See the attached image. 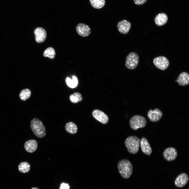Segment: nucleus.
<instances>
[{"instance_id":"obj_1","label":"nucleus","mask_w":189,"mask_h":189,"mask_svg":"<svg viewBox=\"0 0 189 189\" xmlns=\"http://www.w3.org/2000/svg\"><path fill=\"white\" fill-rule=\"evenodd\" d=\"M118 167L119 173L124 179H128L132 175L133 166L129 160L126 159L121 160L118 163Z\"/></svg>"},{"instance_id":"obj_2","label":"nucleus","mask_w":189,"mask_h":189,"mask_svg":"<svg viewBox=\"0 0 189 189\" xmlns=\"http://www.w3.org/2000/svg\"><path fill=\"white\" fill-rule=\"evenodd\" d=\"M31 129L35 135L39 138H42L46 134L45 128L42 122L39 119L34 118L30 123Z\"/></svg>"},{"instance_id":"obj_3","label":"nucleus","mask_w":189,"mask_h":189,"mask_svg":"<svg viewBox=\"0 0 189 189\" xmlns=\"http://www.w3.org/2000/svg\"><path fill=\"white\" fill-rule=\"evenodd\" d=\"M140 144V139L135 136H129L125 141V144L128 152L132 154H136L138 152Z\"/></svg>"},{"instance_id":"obj_4","label":"nucleus","mask_w":189,"mask_h":189,"mask_svg":"<svg viewBox=\"0 0 189 189\" xmlns=\"http://www.w3.org/2000/svg\"><path fill=\"white\" fill-rule=\"evenodd\" d=\"M145 118L141 115H135L132 117L129 120V125L133 130L145 127L146 124Z\"/></svg>"},{"instance_id":"obj_5","label":"nucleus","mask_w":189,"mask_h":189,"mask_svg":"<svg viewBox=\"0 0 189 189\" xmlns=\"http://www.w3.org/2000/svg\"><path fill=\"white\" fill-rule=\"evenodd\" d=\"M139 62V56L134 52H130L127 56L125 66L127 69L134 70L137 67Z\"/></svg>"},{"instance_id":"obj_6","label":"nucleus","mask_w":189,"mask_h":189,"mask_svg":"<svg viewBox=\"0 0 189 189\" xmlns=\"http://www.w3.org/2000/svg\"><path fill=\"white\" fill-rule=\"evenodd\" d=\"M153 62L156 67L161 70H165L169 65V62L167 59L163 56H159L154 58Z\"/></svg>"},{"instance_id":"obj_7","label":"nucleus","mask_w":189,"mask_h":189,"mask_svg":"<svg viewBox=\"0 0 189 189\" xmlns=\"http://www.w3.org/2000/svg\"><path fill=\"white\" fill-rule=\"evenodd\" d=\"M92 115L94 118L103 124H106L109 120L108 116L100 110L98 109L93 110Z\"/></svg>"},{"instance_id":"obj_8","label":"nucleus","mask_w":189,"mask_h":189,"mask_svg":"<svg viewBox=\"0 0 189 189\" xmlns=\"http://www.w3.org/2000/svg\"><path fill=\"white\" fill-rule=\"evenodd\" d=\"M163 154L164 158L169 161H171L175 160L177 156L176 150L173 147H169L166 148L164 150Z\"/></svg>"},{"instance_id":"obj_9","label":"nucleus","mask_w":189,"mask_h":189,"mask_svg":"<svg viewBox=\"0 0 189 189\" xmlns=\"http://www.w3.org/2000/svg\"><path fill=\"white\" fill-rule=\"evenodd\" d=\"M34 34L36 41L38 43L44 42L47 37V33L45 30L41 27H38L35 29Z\"/></svg>"},{"instance_id":"obj_10","label":"nucleus","mask_w":189,"mask_h":189,"mask_svg":"<svg viewBox=\"0 0 189 189\" xmlns=\"http://www.w3.org/2000/svg\"><path fill=\"white\" fill-rule=\"evenodd\" d=\"M147 116L149 120L153 122L159 121L162 117V113L159 108L154 110L150 109L148 112Z\"/></svg>"},{"instance_id":"obj_11","label":"nucleus","mask_w":189,"mask_h":189,"mask_svg":"<svg viewBox=\"0 0 189 189\" xmlns=\"http://www.w3.org/2000/svg\"><path fill=\"white\" fill-rule=\"evenodd\" d=\"M77 33L83 37L88 36L90 34L91 30L90 28L87 25L80 23L77 25L76 27Z\"/></svg>"},{"instance_id":"obj_12","label":"nucleus","mask_w":189,"mask_h":189,"mask_svg":"<svg viewBox=\"0 0 189 189\" xmlns=\"http://www.w3.org/2000/svg\"><path fill=\"white\" fill-rule=\"evenodd\" d=\"M189 179V176L187 174L182 173L176 178L175 181V185L177 187H182L187 183Z\"/></svg>"},{"instance_id":"obj_13","label":"nucleus","mask_w":189,"mask_h":189,"mask_svg":"<svg viewBox=\"0 0 189 189\" xmlns=\"http://www.w3.org/2000/svg\"><path fill=\"white\" fill-rule=\"evenodd\" d=\"M131 25V23L129 21L124 19L119 22L117 27L118 31L121 33L125 34L129 32Z\"/></svg>"},{"instance_id":"obj_14","label":"nucleus","mask_w":189,"mask_h":189,"mask_svg":"<svg viewBox=\"0 0 189 189\" xmlns=\"http://www.w3.org/2000/svg\"><path fill=\"white\" fill-rule=\"evenodd\" d=\"M140 144L142 152L145 154L150 156L152 150L147 139L145 137H142L140 140Z\"/></svg>"},{"instance_id":"obj_15","label":"nucleus","mask_w":189,"mask_h":189,"mask_svg":"<svg viewBox=\"0 0 189 189\" xmlns=\"http://www.w3.org/2000/svg\"><path fill=\"white\" fill-rule=\"evenodd\" d=\"M25 150L29 153H32L36 151L38 148V143L34 139H30L27 141L24 144Z\"/></svg>"},{"instance_id":"obj_16","label":"nucleus","mask_w":189,"mask_h":189,"mask_svg":"<svg viewBox=\"0 0 189 189\" xmlns=\"http://www.w3.org/2000/svg\"><path fill=\"white\" fill-rule=\"evenodd\" d=\"M177 82L180 86H184L189 84V74L185 72L180 74L177 77Z\"/></svg>"},{"instance_id":"obj_17","label":"nucleus","mask_w":189,"mask_h":189,"mask_svg":"<svg viewBox=\"0 0 189 189\" xmlns=\"http://www.w3.org/2000/svg\"><path fill=\"white\" fill-rule=\"evenodd\" d=\"M168 20L167 15L164 13H160L158 14L154 19L156 24L159 26L164 25L167 22Z\"/></svg>"},{"instance_id":"obj_18","label":"nucleus","mask_w":189,"mask_h":189,"mask_svg":"<svg viewBox=\"0 0 189 189\" xmlns=\"http://www.w3.org/2000/svg\"><path fill=\"white\" fill-rule=\"evenodd\" d=\"M65 129L67 132L71 134L76 133L78 130L76 125L71 122H68L66 124Z\"/></svg>"},{"instance_id":"obj_19","label":"nucleus","mask_w":189,"mask_h":189,"mask_svg":"<svg viewBox=\"0 0 189 189\" xmlns=\"http://www.w3.org/2000/svg\"><path fill=\"white\" fill-rule=\"evenodd\" d=\"M70 101L74 103L82 101L83 98L81 94L79 92H75L71 94L69 96Z\"/></svg>"},{"instance_id":"obj_20","label":"nucleus","mask_w":189,"mask_h":189,"mask_svg":"<svg viewBox=\"0 0 189 189\" xmlns=\"http://www.w3.org/2000/svg\"><path fill=\"white\" fill-rule=\"evenodd\" d=\"M31 92L29 89L26 88L22 90L20 92L19 97L22 101H25L30 96Z\"/></svg>"},{"instance_id":"obj_21","label":"nucleus","mask_w":189,"mask_h":189,"mask_svg":"<svg viewBox=\"0 0 189 189\" xmlns=\"http://www.w3.org/2000/svg\"><path fill=\"white\" fill-rule=\"evenodd\" d=\"M18 169L21 172L26 173L28 172L30 169V165L27 162H22L18 166Z\"/></svg>"},{"instance_id":"obj_22","label":"nucleus","mask_w":189,"mask_h":189,"mask_svg":"<svg viewBox=\"0 0 189 189\" xmlns=\"http://www.w3.org/2000/svg\"><path fill=\"white\" fill-rule=\"evenodd\" d=\"M56 55L55 49L51 47H49L44 51L43 55L45 57H48L50 59H54Z\"/></svg>"},{"instance_id":"obj_23","label":"nucleus","mask_w":189,"mask_h":189,"mask_svg":"<svg viewBox=\"0 0 189 189\" xmlns=\"http://www.w3.org/2000/svg\"><path fill=\"white\" fill-rule=\"evenodd\" d=\"M91 6L94 8L100 9L105 5V0H90Z\"/></svg>"},{"instance_id":"obj_24","label":"nucleus","mask_w":189,"mask_h":189,"mask_svg":"<svg viewBox=\"0 0 189 189\" xmlns=\"http://www.w3.org/2000/svg\"><path fill=\"white\" fill-rule=\"evenodd\" d=\"M66 82L67 85L71 88L76 87L78 84L77 79L74 76H73L72 80L69 77H67L66 79Z\"/></svg>"},{"instance_id":"obj_25","label":"nucleus","mask_w":189,"mask_h":189,"mask_svg":"<svg viewBox=\"0 0 189 189\" xmlns=\"http://www.w3.org/2000/svg\"><path fill=\"white\" fill-rule=\"evenodd\" d=\"M147 0H134L135 3L138 5H140L144 4Z\"/></svg>"},{"instance_id":"obj_26","label":"nucleus","mask_w":189,"mask_h":189,"mask_svg":"<svg viewBox=\"0 0 189 189\" xmlns=\"http://www.w3.org/2000/svg\"><path fill=\"white\" fill-rule=\"evenodd\" d=\"M70 186L67 183H62L60 185V189H70Z\"/></svg>"},{"instance_id":"obj_27","label":"nucleus","mask_w":189,"mask_h":189,"mask_svg":"<svg viewBox=\"0 0 189 189\" xmlns=\"http://www.w3.org/2000/svg\"><path fill=\"white\" fill-rule=\"evenodd\" d=\"M31 189H39L38 188L35 187H33Z\"/></svg>"},{"instance_id":"obj_28","label":"nucleus","mask_w":189,"mask_h":189,"mask_svg":"<svg viewBox=\"0 0 189 189\" xmlns=\"http://www.w3.org/2000/svg\"><path fill=\"white\" fill-rule=\"evenodd\" d=\"M175 81H176V82H177V80H175Z\"/></svg>"},{"instance_id":"obj_29","label":"nucleus","mask_w":189,"mask_h":189,"mask_svg":"<svg viewBox=\"0 0 189 189\" xmlns=\"http://www.w3.org/2000/svg\"><path fill=\"white\" fill-rule=\"evenodd\" d=\"M188 189H189V188Z\"/></svg>"}]
</instances>
